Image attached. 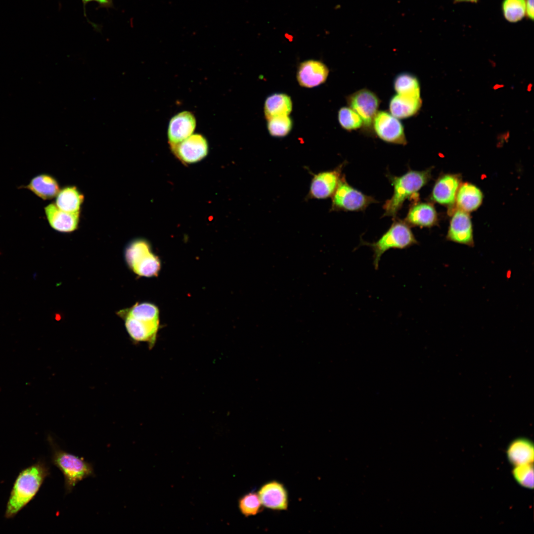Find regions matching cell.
I'll use <instances>...</instances> for the list:
<instances>
[{
  "mask_svg": "<svg viewBox=\"0 0 534 534\" xmlns=\"http://www.w3.org/2000/svg\"><path fill=\"white\" fill-rule=\"evenodd\" d=\"M117 314L124 320L127 332L133 340L146 342L151 348L154 346L160 325L157 306L149 302L137 303Z\"/></svg>",
  "mask_w": 534,
  "mask_h": 534,
  "instance_id": "1",
  "label": "cell"
},
{
  "mask_svg": "<svg viewBox=\"0 0 534 534\" xmlns=\"http://www.w3.org/2000/svg\"><path fill=\"white\" fill-rule=\"evenodd\" d=\"M49 475L48 467L41 461L22 470L13 485L6 507L5 517L13 518L26 506L35 497Z\"/></svg>",
  "mask_w": 534,
  "mask_h": 534,
  "instance_id": "2",
  "label": "cell"
},
{
  "mask_svg": "<svg viewBox=\"0 0 534 534\" xmlns=\"http://www.w3.org/2000/svg\"><path fill=\"white\" fill-rule=\"evenodd\" d=\"M431 176V169L421 171L410 169L399 177L388 174L387 177L394 187V192L383 205V217L395 218L406 200L417 201L418 191L429 181Z\"/></svg>",
  "mask_w": 534,
  "mask_h": 534,
  "instance_id": "3",
  "label": "cell"
},
{
  "mask_svg": "<svg viewBox=\"0 0 534 534\" xmlns=\"http://www.w3.org/2000/svg\"><path fill=\"white\" fill-rule=\"evenodd\" d=\"M363 245L370 247L373 252V264L375 269L382 255L391 249H404L418 244L410 226L404 221L395 218L390 228L376 242L362 241Z\"/></svg>",
  "mask_w": 534,
  "mask_h": 534,
  "instance_id": "4",
  "label": "cell"
},
{
  "mask_svg": "<svg viewBox=\"0 0 534 534\" xmlns=\"http://www.w3.org/2000/svg\"><path fill=\"white\" fill-rule=\"evenodd\" d=\"M52 463L62 473L66 493L72 491L81 481L94 476L92 465L82 458L66 452L60 448L51 440Z\"/></svg>",
  "mask_w": 534,
  "mask_h": 534,
  "instance_id": "5",
  "label": "cell"
},
{
  "mask_svg": "<svg viewBox=\"0 0 534 534\" xmlns=\"http://www.w3.org/2000/svg\"><path fill=\"white\" fill-rule=\"evenodd\" d=\"M125 258L130 268L140 276H157L161 267L159 258L152 252L150 243L143 239L130 243L125 251Z\"/></svg>",
  "mask_w": 534,
  "mask_h": 534,
  "instance_id": "6",
  "label": "cell"
},
{
  "mask_svg": "<svg viewBox=\"0 0 534 534\" xmlns=\"http://www.w3.org/2000/svg\"><path fill=\"white\" fill-rule=\"evenodd\" d=\"M332 197V211H363L370 204L377 202L374 197L350 185L344 175Z\"/></svg>",
  "mask_w": 534,
  "mask_h": 534,
  "instance_id": "7",
  "label": "cell"
},
{
  "mask_svg": "<svg viewBox=\"0 0 534 534\" xmlns=\"http://www.w3.org/2000/svg\"><path fill=\"white\" fill-rule=\"evenodd\" d=\"M372 125L377 136L384 141L395 144H406L402 124L391 113L384 111H378Z\"/></svg>",
  "mask_w": 534,
  "mask_h": 534,
  "instance_id": "8",
  "label": "cell"
},
{
  "mask_svg": "<svg viewBox=\"0 0 534 534\" xmlns=\"http://www.w3.org/2000/svg\"><path fill=\"white\" fill-rule=\"evenodd\" d=\"M171 150L183 163H193L203 159L208 152V143L201 134H194L176 144H170Z\"/></svg>",
  "mask_w": 534,
  "mask_h": 534,
  "instance_id": "9",
  "label": "cell"
},
{
  "mask_svg": "<svg viewBox=\"0 0 534 534\" xmlns=\"http://www.w3.org/2000/svg\"><path fill=\"white\" fill-rule=\"evenodd\" d=\"M347 102L360 117L365 126L372 125L380 103L379 98L373 91L366 89L358 90L348 97Z\"/></svg>",
  "mask_w": 534,
  "mask_h": 534,
  "instance_id": "10",
  "label": "cell"
},
{
  "mask_svg": "<svg viewBox=\"0 0 534 534\" xmlns=\"http://www.w3.org/2000/svg\"><path fill=\"white\" fill-rule=\"evenodd\" d=\"M343 166L344 163L332 170L313 175L307 198L324 199L332 197L342 177Z\"/></svg>",
  "mask_w": 534,
  "mask_h": 534,
  "instance_id": "11",
  "label": "cell"
},
{
  "mask_svg": "<svg viewBox=\"0 0 534 534\" xmlns=\"http://www.w3.org/2000/svg\"><path fill=\"white\" fill-rule=\"evenodd\" d=\"M257 493L264 507L277 511L287 510L288 493L281 483L274 480L267 482L260 487Z\"/></svg>",
  "mask_w": 534,
  "mask_h": 534,
  "instance_id": "12",
  "label": "cell"
},
{
  "mask_svg": "<svg viewBox=\"0 0 534 534\" xmlns=\"http://www.w3.org/2000/svg\"><path fill=\"white\" fill-rule=\"evenodd\" d=\"M446 237L447 240L455 243L470 247L474 246L472 224L468 212L459 209L455 212Z\"/></svg>",
  "mask_w": 534,
  "mask_h": 534,
  "instance_id": "13",
  "label": "cell"
},
{
  "mask_svg": "<svg viewBox=\"0 0 534 534\" xmlns=\"http://www.w3.org/2000/svg\"><path fill=\"white\" fill-rule=\"evenodd\" d=\"M329 69L319 60H307L299 65L297 72V80L302 87L312 88L324 83L328 77Z\"/></svg>",
  "mask_w": 534,
  "mask_h": 534,
  "instance_id": "14",
  "label": "cell"
},
{
  "mask_svg": "<svg viewBox=\"0 0 534 534\" xmlns=\"http://www.w3.org/2000/svg\"><path fill=\"white\" fill-rule=\"evenodd\" d=\"M196 126L194 115L184 111L174 116L169 124L168 138L170 144L178 143L192 134Z\"/></svg>",
  "mask_w": 534,
  "mask_h": 534,
  "instance_id": "15",
  "label": "cell"
},
{
  "mask_svg": "<svg viewBox=\"0 0 534 534\" xmlns=\"http://www.w3.org/2000/svg\"><path fill=\"white\" fill-rule=\"evenodd\" d=\"M437 213L433 205L415 201L411 204L404 221L409 226L430 227L437 223Z\"/></svg>",
  "mask_w": 534,
  "mask_h": 534,
  "instance_id": "16",
  "label": "cell"
},
{
  "mask_svg": "<svg viewBox=\"0 0 534 534\" xmlns=\"http://www.w3.org/2000/svg\"><path fill=\"white\" fill-rule=\"evenodd\" d=\"M44 211L47 221L54 229L62 232H70L77 228L80 211L74 213L65 212L53 203L46 206Z\"/></svg>",
  "mask_w": 534,
  "mask_h": 534,
  "instance_id": "17",
  "label": "cell"
},
{
  "mask_svg": "<svg viewBox=\"0 0 534 534\" xmlns=\"http://www.w3.org/2000/svg\"><path fill=\"white\" fill-rule=\"evenodd\" d=\"M460 178L456 175L446 174L436 182L431 194V199L441 204L451 205L454 203L459 187Z\"/></svg>",
  "mask_w": 534,
  "mask_h": 534,
  "instance_id": "18",
  "label": "cell"
},
{
  "mask_svg": "<svg viewBox=\"0 0 534 534\" xmlns=\"http://www.w3.org/2000/svg\"><path fill=\"white\" fill-rule=\"evenodd\" d=\"M506 453L508 461L514 466L533 463L534 444L526 438L515 439L508 445Z\"/></svg>",
  "mask_w": 534,
  "mask_h": 534,
  "instance_id": "19",
  "label": "cell"
},
{
  "mask_svg": "<svg viewBox=\"0 0 534 534\" xmlns=\"http://www.w3.org/2000/svg\"><path fill=\"white\" fill-rule=\"evenodd\" d=\"M422 104L420 98L396 94L389 102L390 113L398 119H405L415 115Z\"/></svg>",
  "mask_w": 534,
  "mask_h": 534,
  "instance_id": "20",
  "label": "cell"
},
{
  "mask_svg": "<svg viewBox=\"0 0 534 534\" xmlns=\"http://www.w3.org/2000/svg\"><path fill=\"white\" fill-rule=\"evenodd\" d=\"M25 187L44 200L54 198L60 191L57 180L48 174L35 177Z\"/></svg>",
  "mask_w": 534,
  "mask_h": 534,
  "instance_id": "21",
  "label": "cell"
},
{
  "mask_svg": "<svg viewBox=\"0 0 534 534\" xmlns=\"http://www.w3.org/2000/svg\"><path fill=\"white\" fill-rule=\"evenodd\" d=\"M482 200L483 194L480 189L469 183L459 187L455 199L459 209L466 212L476 210L481 205Z\"/></svg>",
  "mask_w": 534,
  "mask_h": 534,
  "instance_id": "22",
  "label": "cell"
},
{
  "mask_svg": "<svg viewBox=\"0 0 534 534\" xmlns=\"http://www.w3.org/2000/svg\"><path fill=\"white\" fill-rule=\"evenodd\" d=\"M292 101L286 94L275 93L268 96L264 105L265 116L267 120L282 115H289L292 110Z\"/></svg>",
  "mask_w": 534,
  "mask_h": 534,
  "instance_id": "23",
  "label": "cell"
},
{
  "mask_svg": "<svg viewBox=\"0 0 534 534\" xmlns=\"http://www.w3.org/2000/svg\"><path fill=\"white\" fill-rule=\"evenodd\" d=\"M84 197L76 186H69L60 190L56 196V206L67 212H79Z\"/></svg>",
  "mask_w": 534,
  "mask_h": 534,
  "instance_id": "24",
  "label": "cell"
},
{
  "mask_svg": "<svg viewBox=\"0 0 534 534\" xmlns=\"http://www.w3.org/2000/svg\"><path fill=\"white\" fill-rule=\"evenodd\" d=\"M394 87L398 94L420 98L419 81L410 73H401L397 75L394 80Z\"/></svg>",
  "mask_w": 534,
  "mask_h": 534,
  "instance_id": "25",
  "label": "cell"
},
{
  "mask_svg": "<svg viewBox=\"0 0 534 534\" xmlns=\"http://www.w3.org/2000/svg\"><path fill=\"white\" fill-rule=\"evenodd\" d=\"M263 507L257 492L246 493L238 500L239 509L246 517L257 515L262 512Z\"/></svg>",
  "mask_w": 534,
  "mask_h": 534,
  "instance_id": "26",
  "label": "cell"
},
{
  "mask_svg": "<svg viewBox=\"0 0 534 534\" xmlns=\"http://www.w3.org/2000/svg\"><path fill=\"white\" fill-rule=\"evenodd\" d=\"M267 128L269 134L273 137H284L291 131L293 122L289 115L274 117L267 120Z\"/></svg>",
  "mask_w": 534,
  "mask_h": 534,
  "instance_id": "27",
  "label": "cell"
},
{
  "mask_svg": "<svg viewBox=\"0 0 534 534\" xmlns=\"http://www.w3.org/2000/svg\"><path fill=\"white\" fill-rule=\"evenodd\" d=\"M502 11L505 18L510 22L522 20L526 14L525 0H503Z\"/></svg>",
  "mask_w": 534,
  "mask_h": 534,
  "instance_id": "28",
  "label": "cell"
},
{
  "mask_svg": "<svg viewBox=\"0 0 534 534\" xmlns=\"http://www.w3.org/2000/svg\"><path fill=\"white\" fill-rule=\"evenodd\" d=\"M338 120L341 127L349 131L360 128L363 124L360 117L350 107H343L339 109Z\"/></svg>",
  "mask_w": 534,
  "mask_h": 534,
  "instance_id": "29",
  "label": "cell"
},
{
  "mask_svg": "<svg viewBox=\"0 0 534 534\" xmlns=\"http://www.w3.org/2000/svg\"><path fill=\"white\" fill-rule=\"evenodd\" d=\"M512 474L515 481L521 487L528 489H534L533 463L514 466Z\"/></svg>",
  "mask_w": 534,
  "mask_h": 534,
  "instance_id": "30",
  "label": "cell"
},
{
  "mask_svg": "<svg viewBox=\"0 0 534 534\" xmlns=\"http://www.w3.org/2000/svg\"><path fill=\"white\" fill-rule=\"evenodd\" d=\"M526 0V14L529 19L532 20L534 19V0Z\"/></svg>",
  "mask_w": 534,
  "mask_h": 534,
  "instance_id": "31",
  "label": "cell"
},
{
  "mask_svg": "<svg viewBox=\"0 0 534 534\" xmlns=\"http://www.w3.org/2000/svg\"><path fill=\"white\" fill-rule=\"evenodd\" d=\"M95 1L99 3L100 7L107 8L113 7L112 0H95Z\"/></svg>",
  "mask_w": 534,
  "mask_h": 534,
  "instance_id": "32",
  "label": "cell"
},
{
  "mask_svg": "<svg viewBox=\"0 0 534 534\" xmlns=\"http://www.w3.org/2000/svg\"><path fill=\"white\" fill-rule=\"evenodd\" d=\"M91 1H95V0H82L83 3V4H84V13H85V16H86L85 5L89 2Z\"/></svg>",
  "mask_w": 534,
  "mask_h": 534,
  "instance_id": "33",
  "label": "cell"
},
{
  "mask_svg": "<svg viewBox=\"0 0 534 534\" xmlns=\"http://www.w3.org/2000/svg\"><path fill=\"white\" fill-rule=\"evenodd\" d=\"M455 0V2L467 1V2H476L478 0Z\"/></svg>",
  "mask_w": 534,
  "mask_h": 534,
  "instance_id": "34",
  "label": "cell"
}]
</instances>
